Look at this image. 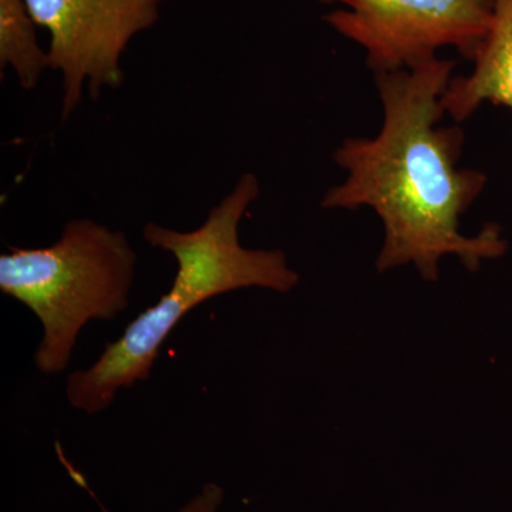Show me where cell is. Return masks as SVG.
I'll list each match as a JSON object with an SVG mask.
<instances>
[{
	"label": "cell",
	"mask_w": 512,
	"mask_h": 512,
	"mask_svg": "<svg viewBox=\"0 0 512 512\" xmlns=\"http://www.w3.org/2000/svg\"><path fill=\"white\" fill-rule=\"evenodd\" d=\"M456 62L431 60L410 70L376 74L383 107L379 133L348 137L333 160L345 180L323 197L326 210L372 208L383 225L379 272L412 265L436 282L441 259L456 256L468 271L507 251L498 225L464 235L460 220L487 187V175L460 167L463 128L439 126Z\"/></svg>",
	"instance_id": "1"
},
{
	"label": "cell",
	"mask_w": 512,
	"mask_h": 512,
	"mask_svg": "<svg viewBox=\"0 0 512 512\" xmlns=\"http://www.w3.org/2000/svg\"><path fill=\"white\" fill-rule=\"evenodd\" d=\"M261 194L256 175L247 173L208 214L204 224L183 232L150 222L143 237L153 248L174 256L173 285L156 305L128 323L123 336L107 343L89 369L67 379V400L74 409L97 414L111 406L121 389L150 376L158 350L180 320L215 296L238 289L289 292L298 272L279 249H249L239 242V224Z\"/></svg>",
	"instance_id": "2"
},
{
	"label": "cell",
	"mask_w": 512,
	"mask_h": 512,
	"mask_svg": "<svg viewBox=\"0 0 512 512\" xmlns=\"http://www.w3.org/2000/svg\"><path fill=\"white\" fill-rule=\"evenodd\" d=\"M136 264L123 232L89 218L67 222L50 247L10 248L0 256V291L42 323L35 363L43 375L66 369L90 320H111L127 308Z\"/></svg>",
	"instance_id": "3"
},
{
	"label": "cell",
	"mask_w": 512,
	"mask_h": 512,
	"mask_svg": "<svg viewBox=\"0 0 512 512\" xmlns=\"http://www.w3.org/2000/svg\"><path fill=\"white\" fill-rule=\"evenodd\" d=\"M336 3L323 18L365 50L375 74L410 70L447 47L473 59L483 42L494 0H319Z\"/></svg>",
	"instance_id": "4"
},
{
	"label": "cell",
	"mask_w": 512,
	"mask_h": 512,
	"mask_svg": "<svg viewBox=\"0 0 512 512\" xmlns=\"http://www.w3.org/2000/svg\"><path fill=\"white\" fill-rule=\"evenodd\" d=\"M165 0H26L37 26L49 33V69L62 76V119L84 89L93 97L124 82L128 43L156 25Z\"/></svg>",
	"instance_id": "5"
},
{
	"label": "cell",
	"mask_w": 512,
	"mask_h": 512,
	"mask_svg": "<svg viewBox=\"0 0 512 512\" xmlns=\"http://www.w3.org/2000/svg\"><path fill=\"white\" fill-rule=\"evenodd\" d=\"M471 60L473 72L453 77L443 96L444 110L456 124L484 103L512 111V0H494L490 29Z\"/></svg>",
	"instance_id": "6"
},
{
	"label": "cell",
	"mask_w": 512,
	"mask_h": 512,
	"mask_svg": "<svg viewBox=\"0 0 512 512\" xmlns=\"http://www.w3.org/2000/svg\"><path fill=\"white\" fill-rule=\"evenodd\" d=\"M35 20L26 0H0V66L9 67L23 89H35L49 69L47 52L37 42Z\"/></svg>",
	"instance_id": "7"
},
{
	"label": "cell",
	"mask_w": 512,
	"mask_h": 512,
	"mask_svg": "<svg viewBox=\"0 0 512 512\" xmlns=\"http://www.w3.org/2000/svg\"><path fill=\"white\" fill-rule=\"evenodd\" d=\"M56 448L57 454H59V460L62 461L63 466L67 468V471H69L70 477H72L80 487L84 488L87 493L92 495L94 500H96V503L99 504L100 512H109L100 504V501L97 500L92 488L87 484L86 478H84L82 474L72 466V463H70L69 460H67L66 454L63 453L62 447H60L59 443L56 444ZM222 500H224V490H222L220 485L208 483L204 485V488H202L201 494H198L194 500H191L190 503L185 505L183 510L180 512H217Z\"/></svg>",
	"instance_id": "8"
}]
</instances>
